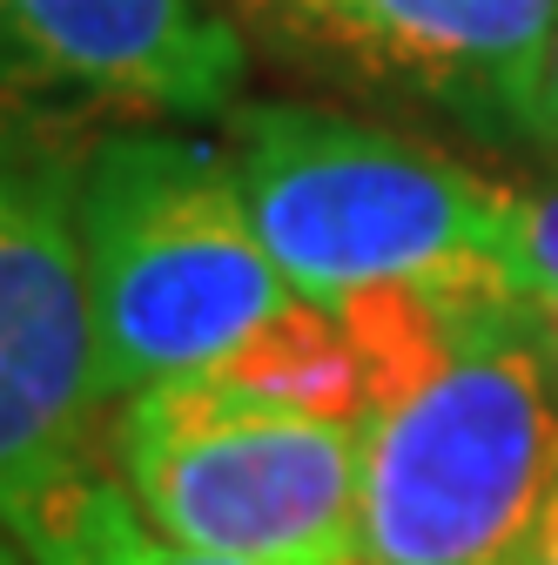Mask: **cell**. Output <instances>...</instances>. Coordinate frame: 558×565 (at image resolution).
Masks as SVG:
<instances>
[{
	"mask_svg": "<svg viewBox=\"0 0 558 565\" xmlns=\"http://www.w3.org/2000/svg\"><path fill=\"white\" fill-rule=\"evenodd\" d=\"M558 491V330L477 269L451 350L364 424L357 565H538Z\"/></svg>",
	"mask_w": 558,
	"mask_h": 565,
	"instance_id": "obj_1",
	"label": "cell"
},
{
	"mask_svg": "<svg viewBox=\"0 0 558 565\" xmlns=\"http://www.w3.org/2000/svg\"><path fill=\"white\" fill-rule=\"evenodd\" d=\"M75 236L108 404L208 371L290 303L229 156L175 128H108L88 141Z\"/></svg>",
	"mask_w": 558,
	"mask_h": 565,
	"instance_id": "obj_2",
	"label": "cell"
},
{
	"mask_svg": "<svg viewBox=\"0 0 558 565\" xmlns=\"http://www.w3.org/2000/svg\"><path fill=\"white\" fill-rule=\"evenodd\" d=\"M229 169L249 223L303 303H343L377 282H404L464 256L512 269L518 189L477 169L297 102L229 115Z\"/></svg>",
	"mask_w": 558,
	"mask_h": 565,
	"instance_id": "obj_3",
	"label": "cell"
},
{
	"mask_svg": "<svg viewBox=\"0 0 558 565\" xmlns=\"http://www.w3.org/2000/svg\"><path fill=\"white\" fill-rule=\"evenodd\" d=\"M121 499L155 539L243 565H357L364 424L236 397L208 371L115 411Z\"/></svg>",
	"mask_w": 558,
	"mask_h": 565,
	"instance_id": "obj_4",
	"label": "cell"
},
{
	"mask_svg": "<svg viewBox=\"0 0 558 565\" xmlns=\"http://www.w3.org/2000/svg\"><path fill=\"white\" fill-rule=\"evenodd\" d=\"M82 149L41 108L0 102V525L95 478L101 358L75 236Z\"/></svg>",
	"mask_w": 558,
	"mask_h": 565,
	"instance_id": "obj_5",
	"label": "cell"
},
{
	"mask_svg": "<svg viewBox=\"0 0 558 565\" xmlns=\"http://www.w3.org/2000/svg\"><path fill=\"white\" fill-rule=\"evenodd\" d=\"M243 34L202 0H0V102L115 108L149 121L236 115Z\"/></svg>",
	"mask_w": 558,
	"mask_h": 565,
	"instance_id": "obj_6",
	"label": "cell"
},
{
	"mask_svg": "<svg viewBox=\"0 0 558 565\" xmlns=\"http://www.w3.org/2000/svg\"><path fill=\"white\" fill-rule=\"evenodd\" d=\"M316 41L431 95L484 135H525L558 0H283Z\"/></svg>",
	"mask_w": 558,
	"mask_h": 565,
	"instance_id": "obj_7",
	"label": "cell"
},
{
	"mask_svg": "<svg viewBox=\"0 0 558 565\" xmlns=\"http://www.w3.org/2000/svg\"><path fill=\"white\" fill-rule=\"evenodd\" d=\"M208 377L229 384L249 404H269V411L371 424V371H364L351 330H343V317L330 303L290 297L276 317H262L229 358L208 364Z\"/></svg>",
	"mask_w": 558,
	"mask_h": 565,
	"instance_id": "obj_8",
	"label": "cell"
},
{
	"mask_svg": "<svg viewBox=\"0 0 558 565\" xmlns=\"http://www.w3.org/2000/svg\"><path fill=\"white\" fill-rule=\"evenodd\" d=\"M8 532L34 565H243V558H208V552H182L155 539L121 499V484H108L101 471L41 499Z\"/></svg>",
	"mask_w": 558,
	"mask_h": 565,
	"instance_id": "obj_9",
	"label": "cell"
},
{
	"mask_svg": "<svg viewBox=\"0 0 558 565\" xmlns=\"http://www.w3.org/2000/svg\"><path fill=\"white\" fill-rule=\"evenodd\" d=\"M512 282L558 317V189L518 195V236H512Z\"/></svg>",
	"mask_w": 558,
	"mask_h": 565,
	"instance_id": "obj_10",
	"label": "cell"
},
{
	"mask_svg": "<svg viewBox=\"0 0 558 565\" xmlns=\"http://www.w3.org/2000/svg\"><path fill=\"white\" fill-rule=\"evenodd\" d=\"M525 141L558 162V28H551V47L538 61V82H532V115H525Z\"/></svg>",
	"mask_w": 558,
	"mask_h": 565,
	"instance_id": "obj_11",
	"label": "cell"
},
{
	"mask_svg": "<svg viewBox=\"0 0 558 565\" xmlns=\"http://www.w3.org/2000/svg\"><path fill=\"white\" fill-rule=\"evenodd\" d=\"M538 565H558V491H551V512H545V539H538Z\"/></svg>",
	"mask_w": 558,
	"mask_h": 565,
	"instance_id": "obj_12",
	"label": "cell"
},
{
	"mask_svg": "<svg viewBox=\"0 0 558 565\" xmlns=\"http://www.w3.org/2000/svg\"><path fill=\"white\" fill-rule=\"evenodd\" d=\"M0 565H34V558L14 545V532H8V525H0Z\"/></svg>",
	"mask_w": 558,
	"mask_h": 565,
	"instance_id": "obj_13",
	"label": "cell"
}]
</instances>
